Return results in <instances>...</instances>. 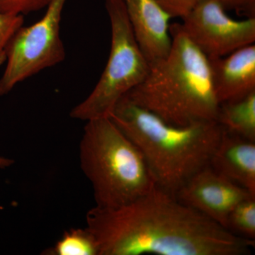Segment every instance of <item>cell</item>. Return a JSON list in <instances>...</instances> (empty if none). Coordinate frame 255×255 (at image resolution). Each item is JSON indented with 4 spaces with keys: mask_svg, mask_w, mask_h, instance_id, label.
Here are the masks:
<instances>
[{
    "mask_svg": "<svg viewBox=\"0 0 255 255\" xmlns=\"http://www.w3.org/2000/svg\"><path fill=\"white\" fill-rule=\"evenodd\" d=\"M216 122L226 131L255 142V92L220 105Z\"/></svg>",
    "mask_w": 255,
    "mask_h": 255,
    "instance_id": "12",
    "label": "cell"
},
{
    "mask_svg": "<svg viewBox=\"0 0 255 255\" xmlns=\"http://www.w3.org/2000/svg\"><path fill=\"white\" fill-rule=\"evenodd\" d=\"M226 229L238 237L255 241V197L245 199L232 210Z\"/></svg>",
    "mask_w": 255,
    "mask_h": 255,
    "instance_id": "14",
    "label": "cell"
},
{
    "mask_svg": "<svg viewBox=\"0 0 255 255\" xmlns=\"http://www.w3.org/2000/svg\"><path fill=\"white\" fill-rule=\"evenodd\" d=\"M170 35L168 54L150 65L143 81L124 97L174 127L216 122L220 104L209 58L179 23L170 25Z\"/></svg>",
    "mask_w": 255,
    "mask_h": 255,
    "instance_id": "2",
    "label": "cell"
},
{
    "mask_svg": "<svg viewBox=\"0 0 255 255\" xmlns=\"http://www.w3.org/2000/svg\"><path fill=\"white\" fill-rule=\"evenodd\" d=\"M109 117L140 151L157 187L174 195L209 165L223 132L216 122L169 125L125 97Z\"/></svg>",
    "mask_w": 255,
    "mask_h": 255,
    "instance_id": "3",
    "label": "cell"
},
{
    "mask_svg": "<svg viewBox=\"0 0 255 255\" xmlns=\"http://www.w3.org/2000/svg\"><path fill=\"white\" fill-rule=\"evenodd\" d=\"M0 209H1V207H0Z\"/></svg>",
    "mask_w": 255,
    "mask_h": 255,
    "instance_id": "20",
    "label": "cell"
},
{
    "mask_svg": "<svg viewBox=\"0 0 255 255\" xmlns=\"http://www.w3.org/2000/svg\"><path fill=\"white\" fill-rule=\"evenodd\" d=\"M219 0H201L182 18L181 28L209 59L221 58L255 42V18L237 21Z\"/></svg>",
    "mask_w": 255,
    "mask_h": 255,
    "instance_id": "7",
    "label": "cell"
},
{
    "mask_svg": "<svg viewBox=\"0 0 255 255\" xmlns=\"http://www.w3.org/2000/svg\"><path fill=\"white\" fill-rule=\"evenodd\" d=\"M213 85L220 105L255 92V45H248L221 58L209 59Z\"/></svg>",
    "mask_w": 255,
    "mask_h": 255,
    "instance_id": "10",
    "label": "cell"
},
{
    "mask_svg": "<svg viewBox=\"0 0 255 255\" xmlns=\"http://www.w3.org/2000/svg\"><path fill=\"white\" fill-rule=\"evenodd\" d=\"M86 222L99 255H245L255 247L157 186L127 205L92 208Z\"/></svg>",
    "mask_w": 255,
    "mask_h": 255,
    "instance_id": "1",
    "label": "cell"
},
{
    "mask_svg": "<svg viewBox=\"0 0 255 255\" xmlns=\"http://www.w3.org/2000/svg\"><path fill=\"white\" fill-rule=\"evenodd\" d=\"M134 35L150 65L168 54L172 38L169 16L156 0H122Z\"/></svg>",
    "mask_w": 255,
    "mask_h": 255,
    "instance_id": "9",
    "label": "cell"
},
{
    "mask_svg": "<svg viewBox=\"0 0 255 255\" xmlns=\"http://www.w3.org/2000/svg\"><path fill=\"white\" fill-rule=\"evenodd\" d=\"M175 196L183 204L225 228L232 210L245 199L255 197L247 189L215 172L209 165L192 176Z\"/></svg>",
    "mask_w": 255,
    "mask_h": 255,
    "instance_id": "8",
    "label": "cell"
},
{
    "mask_svg": "<svg viewBox=\"0 0 255 255\" xmlns=\"http://www.w3.org/2000/svg\"><path fill=\"white\" fill-rule=\"evenodd\" d=\"M14 163V160L8 157L0 156V169H4L11 167Z\"/></svg>",
    "mask_w": 255,
    "mask_h": 255,
    "instance_id": "19",
    "label": "cell"
},
{
    "mask_svg": "<svg viewBox=\"0 0 255 255\" xmlns=\"http://www.w3.org/2000/svg\"><path fill=\"white\" fill-rule=\"evenodd\" d=\"M46 255H99L97 241L88 228H71L63 233L54 246L46 249Z\"/></svg>",
    "mask_w": 255,
    "mask_h": 255,
    "instance_id": "13",
    "label": "cell"
},
{
    "mask_svg": "<svg viewBox=\"0 0 255 255\" xmlns=\"http://www.w3.org/2000/svg\"><path fill=\"white\" fill-rule=\"evenodd\" d=\"M51 0H0V11L24 15L46 8Z\"/></svg>",
    "mask_w": 255,
    "mask_h": 255,
    "instance_id": "16",
    "label": "cell"
},
{
    "mask_svg": "<svg viewBox=\"0 0 255 255\" xmlns=\"http://www.w3.org/2000/svg\"><path fill=\"white\" fill-rule=\"evenodd\" d=\"M86 122L79 157L96 206L127 205L157 186L140 151L110 117Z\"/></svg>",
    "mask_w": 255,
    "mask_h": 255,
    "instance_id": "4",
    "label": "cell"
},
{
    "mask_svg": "<svg viewBox=\"0 0 255 255\" xmlns=\"http://www.w3.org/2000/svg\"><path fill=\"white\" fill-rule=\"evenodd\" d=\"M201 0H156L170 18H183L187 16Z\"/></svg>",
    "mask_w": 255,
    "mask_h": 255,
    "instance_id": "17",
    "label": "cell"
},
{
    "mask_svg": "<svg viewBox=\"0 0 255 255\" xmlns=\"http://www.w3.org/2000/svg\"><path fill=\"white\" fill-rule=\"evenodd\" d=\"M215 172L255 196V142L223 129L219 145L210 159Z\"/></svg>",
    "mask_w": 255,
    "mask_h": 255,
    "instance_id": "11",
    "label": "cell"
},
{
    "mask_svg": "<svg viewBox=\"0 0 255 255\" xmlns=\"http://www.w3.org/2000/svg\"><path fill=\"white\" fill-rule=\"evenodd\" d=\"M23 15L0 11V67L6 60L8 47L18 30L23 26Z\"/></svg>",
    "mask_w": 255,
    "mask_h": 255,
    "instance_id": "15",
    "label": "cell"
},
{
    "mask_svg": "<svg viewBox=\"0 0 255 255\" xmlns=\"http://www.w3.org/2000/svg\"><path fill=\"white\" fill-rule=\"evenodd\" d=\"M68 0H51L39 20L20 28L10 42L6 67L0 78V97L45 69L64 61L65 46L60 36L62 15Z\"/></svg>",
    "mask_w": 255,
    "mask_h": 255,
    "instance_id": "6",
    "label": "cell"
},
{
    "mask_svg": "<svg viewBox=\"0 0 255 255\" xmlns=\"http://www.w3.org/2000/svg\"><path fill=\"white\" fill-rule=\"evenodd\" d=\"M226 10H234L247 16L255 18V0H219Z\"/></svg>",
    "mask_w": 255,
    "mask_h": 255,
    "instance_id": "18",
    "label": "cell"
},
{
    "mask_svg": "<svg viewBox=\"0 0 255 255\" xmlns=\"http://www.w3.org/2000/svg\"><path fill=\"white\" fill-rule=\"evenodd\" d=\"M112 40L108 60L95 88L70 117L87 121L109 117L119 101L143 81L150 65L139 46L122 0H106Z\"/></svg>",
    "mask_w": 255,
    "mask_h": 255,
    "instance_id": "5",
    "label": "cell"
}]
</instances>
